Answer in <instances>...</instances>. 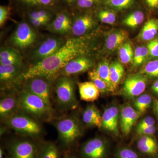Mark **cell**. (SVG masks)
Returning a JSON list of instances; mask_svg holds the SVG:
<instances>
[{
    "instance_id": "obj_1",
    "label": "cell",
    "mask_w": 158,
    "mask_h": 158,
    "mask_svg": "<svg viewBox=\"0 0 158 158\" xmlns=\"http://www.w3.org/2000/svg\"><path fill=\"white\" fill-rule=\"evenodd\" d=\"M88 42L83 38H69L59 50L24 71L23 81L34 77L53 78L73 59L85 56L90 51Z\"/></svg>"
},
{
    "instance_id": "obj_2",
    "label": "cell",
    "mask_w": 158,
    "mask_h": 158,
    "mask_svg": "<svg viewBox=\"0 0 158 158\" xmlns=\"http://www.w3.org/2000/svg\"><path fill=\"white\" fill-rule=\"evenodd\" d=\"M20 111L39 121L50 122L53 118L54 110L39 97L21 90L18 93Z\"/></svg>"
},
{
    "instance_id": "obj_3",
    "label": "cell",
    "mask_w": 158,
    "mask_h": 158,
    "mask_svg": "<svg viewBox=\"0 0 158 158\" xmlns=\"http://www.w3.org/2000/svg\"><path fill=\"white\" fill-rule=\"evenodd\" d=\"M3 122L6 127L21 135L37 138L42 133L40 121L20 110Z\"/></svg>"
},
{
    "instance_id": "obj_4",
    "label": "cell",
    "mask_w": 158,
    "mask_h": 158,
    "mask_svg": "<svg viewBox=\"0 0 158 158\" xmlns=\"http://www.w3.org/2000/svg\"><path fill=\"white\" fill-rule=\"evenodd\" d=\"M55 89L58 107L62 111L75 109L78 104L74 83L69 76L61 75L55 80Z\"/></svg>"
},
{
    "instance_id": "obj_5",
    "label": "cell",
    "mask_w": 158,
    "mask_h": 158,
    "mask_svg": "<svg viewBox=\"0 0 158 158\" xmlns=\"http://www.w3.org/2000/svg\"><path fill=\"white\" fill-rule=\"evenodd\" d=\"M53 123L58 132L59 141L65 147H69L82 135L81 125L78 118L73 115L58 118Z\"/></svg>"
},
{
    "instance_id": "obj_6",
    "label": "cell",
    "mask_w": 158,
    "mask_h": 158,
    "mask_svg": "<svg viewBox=\"0 0 158 158\" xmlns=\"http://www.w3.org/2000/svg\"><path fill=\"white\" fill-rule=\"evenodd\" d=\"M52 78L44 77H34L24 80L21 90L39 97L52 107Z\"/></svg>"
},
{
    "instance_id": "obj_7",
    "label": "cell",
    "mask_w": 158,
    "mask_h": 158,
    "mask_svg": "<svg viewBox=\"0 0 158 158\" xmlns=\"http://www.w3.org/2000/svg\"><path fill=\"white\" fill-rule=\"evenodd\" d=\"M24 70H23L22 66L0 64L1 89L13 90L19 85H22L21 76Z\"/></svg>"
},
{
    "instance_id": "obj_8",
    "label": "cell",
    "mask_w": 158,
    "mask_h": 158,
    "mask_svg": "<svg viewBox=\"0 0 158 158\" xmlns=\"http://www.w3.org/2000/svg\"><path fill=\"white\" fill-rule=\"evenodd\" d=\"M36 40L35 32L31 26L26 22L19 24L10 38L13 46L21 49L30 47L34 44Z\"/></svg>"
},
{
    "instance_id": "obj_9",
    "label": "cell",
    "mask_w": 158,
    "mask_h": 158,
    "mask_svg": "<svg viewBox=\"0 0 158 158\" xmlns=\"http://www.w3.org/2000/svg\"><path fill=\"white\" fill-rule=\"evenodd\" d=\"M65 42L64 39L60 37H51L46 39L33 51L31 60L34 64L42 61L56 53Z\"/></svg>"
},
{
    "instance_id": "obj_10",
    "label": "cell",
    "mask_w": 158,
    "mask_h": 158,
    "mask_svg": "<svg viewBox=\"0 0 158 158\" xmlns=\"http://www.w3.org/2000/svg\"><path fill=\"white\" fill-rule=\"evenodd\" d=\"M38 148L33 141L17 140L9 144L8 150L11 158H37Z\"/></svg>"
},
{
    "instance_id": "obj_11",
    "label": "cell",
    "mask_w": 158,
    "mask_h": 158,
    "mask_svg": "<svg viewBox=\"0 0 158 158\" xmlns=\"http://www.w3.org/2000/svg\"><path fill=\"white\" fill-rule=\"evenodd\" d=\"M147 78L140 73L131 75L127 77L123 86L122 93L128 98H132L141 95L147 86Z\"/></svg>"
},
{
    "instance_id": "obj_12",
    "label": "cell",
    "mask_w": 158,
    "mask_h": 158,
    "mask_svg": "<svg viewBox=\"0 0 158 158\" xmlns=\"http://www.w3.org/2000/svg\"><path fill=\"white\" fill-rule=\"evenodd\" d=\"M20 110L18 94L5 93L0 100V118L2 121L10 118Z\"/></svg>"
},
{
    "instance_id": "obj_13",
    "label": "cell",
    "mask_w": 158,
    "mask_h": 158,
    "mask_svg": "<svg viewBox=\"0 0 158 158\" xmlns=\"http://www.w3.org/2000/svg\"><path fill=\"white\" fill-rule=\"evenodd\" d=\"M93 61L85 56L75 58L68 62L59 74V76L70 77L73 75L84 72L93 67Z\"/></svg>"
},
{
    "instance_id": "obj_14",
    "label": "cell",
    "mask_w": 158,
    "mask_h": 158,
    "mask_svg": "<svg viewBox=\"0 0 158 158\" xmlns=\"http://www.w3.org/2000/svg\"><path fill=\"white\" fill-rule=\"evenodd\" d=\"M106 152V144L102 138L90 139L83 145L81 155L84 158H104Z\"/></svg>"
},
{
    "instance_id": "obj_15",
    "label": "cell",
    "mask_w": 158,
    "mask_h": 158,
    "mask_svg": "<svg viewBox=\"0 0 158 158\" xmlns=\"http://www.w3.org/2000/svg\"><path fill=\"white\" fill-rule=\"evenodd\" d=\"M141 114L129 105L122 108L120 112L119 123L122 131L125 135H127L130 134Z\"/></svg>"
},
{
    "instance_id": "obj_16",
    "label": "cell",
    "mask_w": 158,
    "mask_h": 158,
    "mask_svg": "<svg viewBox=\"0 0 158 158\" xmlns=\"http://www.w3.org/2000/svg\"><path fill=\"white\" fill-rule=\"evenodd\" d=\"M95 25V20L92 15H83L74 21L71 31L75 37H81L92 30Z\"/></svg>"
},
{
    "instance_id": "obj_17",
    "label": "cell",
    "mask_w": 158,
    "mask_h": 158,
    "mask_svg": "<svg viewBox=\"0 0 158 158\" xmlns=\"http://www.w3.org/2000/svg\"><path fill=\"white\" fill-rule=\"evenodd\" d=\"M118 108L110 107L106 109L102 116V127L107 131L113 133L116 136L119 135L118 129Z\"/></svg>"
},
{
    "instance_id": "obj_18",
    "label": "cell",
    "mask_w": 158,
    "mask_h": 158,
    "mask_svg": "<svg viewBox=\"0 0 158 158\" xmlns=\"http://www.w3.org/2000/svg\"><path fill=\"white\" fill-rule=\"evenodd\" d=\"M129 33L123 29L111 31L106 37L105 47L108 51L113 52L119 48L128 38Z\"/></svg>"
},
{
    "instance_id": "obj_19",
    "label": "cell",
    "mask_w": 158,
    "mask_h": 158,
    "mask_svg": "<svg viewBox=\"0 0 158 158\" xmlns=\"http://www.w3.org/2000/svg\"><path fill=\"white\" fill-rule=\"evenodd\" d=\"M72 25V23L68 15L61 13L58 14L53 21L49 25L47 29L53 33L64 34L71 31Z\"/></svg>"
},
{
    "instance_id": "obj_20",
    "label": "cell",
    "mask_w": 158,
    "mask_h": 158,
    "mask_svg": "<svg viewBox=\"0 0 158 158\" xmlns=\"http://www.w3.org/2000/svg\"><path fill=\"white\" fill-rule=\"evenodd\" d=\"M0 64L22 66V57L16 49L11 47L3 48L0 51Z\"/></svg>"
},
{
    "instance_id": "obj_21",
    "label": "cell",
    "mask_w": 158,
    "mask_h": 158,
    "mask_svg": "<svg viewBox=\"0 0 158 158\" xmlns=\"http://www.w3.org/2000/svg\"><path fill=\"white\" fill-rule=\"evenodd\" d=\"M82 120L85 125L88 127L102 128V116L95 105H88L83 112Z\"/></svg>"
},
{
    "instance_id": "obj_22",
    "label": "cell",
    "mask_w": 158,
    "mask_h": 158,
    "mask_svg": "<svg viewBox=\"0 0 158 158\" xmlns=\"http://www.w3.org/2000/svg\"><path fill=\"white\" fill-rule=\"evenodd\" d=\"M80 98L82 100L93 102L98 98L99 90L92 81L78 83Z\"/></svg>"
},
{
    "instance_id": "obj_23",
    "label": "cell",
    "mask_w": 158,
    "mask_h": 158,
    "mask_svg": "<svg viewBox=\"0 0 158 158\" xmlns=\"http://www.w3.org/2000/svg\"><path fill=\"white\" fill-rule=\"evenodd\" d=\"M138 149L143 153L154 156L158 153V145L154 138L150 135H144L138 141Z\"/></svg>"
},
{
    "instance_id": "obj_24",
    "label": "cell",
    "mask_w": 158,
    "mask_h": 158,
    "mask_svg": "<svg viewBox=\"0 0 158 158\" xmlns=\"http://www.w3.org/2000/svg\"><path fill=\"white\" fill-rule=\"evenodd\" d=\"M158 33V19H151L145 23L139 34V39L150 41L154 39Z\"/></svg>"
},
{
    "instance_id": "obj_25",
    "label": "cell",
    "mask_w": 158,
    "mask_h": 158,
    "mask_svg": "<svg viewBox=\"0 0 158 158\" xmlns=\"http://www.w3.org/2000/svg\"><path fill=\"white\" fill-rule=\"evenodd\" d=\"M96 70L99 76L100 77L107 85L109 91L114 92L116 89L111 81L110 77V64L109 61L107 60L102 61L98 65Z\"/></svg>"
},
{
    "instance_id": "obj_26",
    "label": "cell",
    "mask_w": 158,
    "mask_h": 158,
    "mask_svg": "<svg viewBox=\"0 0 158 158\" xmlns=\"http://www.w3.org/2000/svg\"><path fill=\"white\" fill-rule=\"evenodd\" d=\"M37 158H60L59 148L53 142H45L38 148Z\"/></svg>"
},
{
    "instance_id": "obj_27",
    "label": "cell",
    "mask_w": 158,
    "mask_h": 158,
    "mask_svg": "<svg viewBox=\"0 0 158 158\" xmlns=\"http://www.w3.org/2000/svg\"><path fill=\"white\" fill-rule=\"evenodd\" d=\"M110 71L111 81L116 89L124 76V67L119 61H114L110 64Z\"/></svg>"
},
{
    "instance_id": "obj_28",
    "label": "cell",
    "mask_w": 158,
    "mask_h": 158,
    "mask_svg": "<svg viewBox=\"0 0 158 158\" xmlns=\"http://www.w3.org/2000/svg\"><path fill=\"white\" fill-rule=\"evenodd\" d=\"M144 13L141 11H136L127 15L123 20V23L129 27L135 28L144 21Z\"/></svg>"
},
{
    "instance_id": "obj_29",
    "label": "cell",
    "mask_w": 158,
    "mask_h": 158,
    "mask_svg": "<svg viewBox=\"0 0 158 158\" xmlns=\"http://www.w3.org/2000/svg\"><path fill=\"white\" fill-rule=\"evenodd\" d=\"M134 53L132 46L129 42L123 43L119 48V58L120 62L127 64L133 61Z\"/></svg>"
},
{
    "instance_id": "obj_30",
    "label": "cell",
    "mask_w": 158,
    "mask_h": 158,
    "mask_svg": "<svg viewBox=\"0 0 158 158\" xmlns=\"http://www.w3.org/2000/svg\"><path fill=\"white\" fill-rule=\"evenodd\" d=\"M135 0H103V3L108 8L117 11H123L133 6Z\"/></svg>"
},
{
    "instance_id": "obj_31",
    "label": "cell",
    "mask_w": 158,
    "mask_h": 158,
    "mask_svg": "<svg viewBox=\"0 0 158 158\" xmlns=\"http://www.w3.org/2000/svg\"><path fill=\"white\" fill-rule=\"evenodd\" d=\"M152 98L148 94L140 95L134 102V107L136 110L141 114L144 113L150 106Z\"/></svg>"
},
{
    "instance_id": "obj_32",
    "label": "cell",
    "mask_w": 158,
    "mask_h": 158,
    "mask_svg": "<svg viewBox=\"0 0 158 158\" xmlns=\"http://www.w3.org/2000/svg\"><path fill=\"white\" fill-rule=\"evenodd\" d=\"M148 58V51L147 47L145 46L138 47L134 53L133 65L135 67L143 64Z\"/></svg>"
},
{
    "instance_id": "obj_33",
    "label": "cell",
    "mask_w": 158,
    "mask_h": 158,
    "mask_svg": "<svg viewBox=\"0 0 158 158\" xmlns=\"http://www.w3.org/2000/svg\"><path fill=\"white\" fill-rule=\"evenodd\" d=\"M88 76L91 81L93 82L98 88L100 92L101 93H106L109 91V88L106 82L99 76L97 72L96 69L90 71L88 72Z\"/></svg>"
},
{
    "instance_id": "obj_34",
    "label": "cell",
    "mask_w": 158,
    "mask_h": 158,
    "mask_svg": "<svg viewBox=\"0 0 158 158\" xmlns=\"http://www.w3.org/2000/svg\"><path fill=\"white\" fill-rule=\"evenodd\" d=\"M139 73L150 77H158V59L148 62Z\"/></svg>"
},
{
    "instance_id": "obj_35",
    "label": "cell",
    "mask_w": 158,
    "mask_h": 158,
    "mask_svg": "<svg viewBox=\"0 0 158 158\" xmlns=\"http://www.w3.org/2000/svg\"><path fill=\"white\" fill-rule=\"evenodd\" d=\"M98 18L102 23L112 25L116 22V13L111 10H102L98 12Z\"/></svg>"
},
{
    "instance_id": "obj_36",
    "label": "cell",
    "mask_w": 158,
    "mask_h": 158,
    "mask_svg": "<svg viewBox=\"0 0 158 158\" xmlns=\"http://www.w3.org/2000/svg\"><path fill=\"white\" fill-rule=\"evenodd\" d=\"M148 58H158V38L150 40L147 45Z\"/></svg>"
},
{
    "instance_id": "obj_37",
    "label": "cell",
    "mask_w": 158,
    "mask_h": 158,
    "mask_svg": "<svg viewBox=\"0 0 158 158\" xmlns=\"http://www.w3.org/2000/svg\"><path fill=\"white\" fill-rule=\"evenodd\" d=\"M26 5L30 6H48L54 4L55 0H20Z\"/></svg>"
},
{
    "instance_id": "obj_38",
    "label": "cell",
    "mask_w": 158,
    "mask_h": 158,
    "mask_svg": "<svg viewBox=\"0 0 158 158\" xmlns=\"http://www.w3.org/2000/svg\"><path fill=\"white\" fill-rule=\"evenodd\" d=\"M51 15L45 10H39L34 11L29 14L30 18L37 19H45L50 21Z\"/></svg>"
},
{
    "instance_id": "obj_39",
    "label": "cell",
    "mask_w": 158,
    "mask_h": 158,
    "mask_svg": "<svg viewBox=\"0 0 158 158\" xmlns=\"http://www.w3.org/2000/svg\"><path fill=\"white\" fill-rule=\"evenodd\" d=\"M10 11V8L9 6H0V26L1 27L9 19Z\"/></svg>"
},
{
    "instance_id": "obj_40",
    "label": "cell",
    "mask_w": 158,
    "mask_h": 158,
    "mask_svg": "<svg viewBox=\"0 0 158 158\" xmlns=\"http://www.w3.org/2000/svg\"><path fill=\"white\" fill-rule=\"evenodd\" d=\"M155 123V120L154 118L151 116H148L142 119L139 122L136 127V130L153 126H154Z\"/></svg>"
},
{
    "instance_id": "obj_41",
    "label": "cell",
    "mask_w": 158,
    "mask_h": 158,
    "mask_svg": "<svg viewBox=\"0 0 158 158\" xmlns=\"http://www.w3.org/2000/svg\"><path fill=\"white\" fill-rule=\"evenodd\" d=\"M118 158H138V157L137 154L132 150L124 148L119 151Z\"/></svg>"
},
{
    "instance_id": "obj_42",
    "label": "cell",
    "mask_w": 158,
    "mask_h": 158,
    "mask_svg": "<svg viewBox=\"0 0 158 158\" xmlns=\"http://www.w3.org/2000/svg\"><path fill=\"white\" fill-rule=\"evenodd\" d=\"M156 132V128L154 126L136 130V132L140 135H154Z\"/></svg>"
},
{
    "instance_id": "obj_43",
    "label": "cell",
    "mask_w": 158,
    "mask_h": 158,
    "mask_svg": "<svg viewBox=\"0 0 158 158\" xmlns=\"http://www.w3.org/2000/svg\"><path fill=\"white\" fill-rule=\"evenodd\" d=\"M99 0H77L78 6L81 8H89L98 2Z\"/></svg>"
},
{
    "instance_id": "obj_44",
    "label": "cell",
    "mask_w": 158,
    "mask_h": 158,
    "mask_svg": "<svg viewBox=\"0 0 158 158\" xmlns=\"http://www.w3.org/2000/svg\"><path fill=\"white\" fill-rule=\"evenodd\" d=\"M49 21L45 19L30 18V22L31 24L36 28L40 27L45 25Z\"/></svg>"
},
{
    "instance_id": "obj_45",
    "label": "cell",
    "mask_w": 158,
    "mask_h": 158,
    "mask_svg": "<svg viewBox=\"0 0 158 158\" xmlns=\"http://www.w3.org/2000/svg\"><path fill=\"white\" fill-rule=\"evenodd\" d=\"M145 4L149 9H158V0H144Z\"/></svg>"
},
{
    "instance_id": "obj_46",
    "label": "cell",
    "mask_w": 158,
    "mask_h": 158,
    "mask_svg": "<svg viewBox=\"0 0 158 158\" xmlns=\"http://www.w3.org/2000/svg\"><path fill=\"white\" fill-rule=\"evenodd\" d=\"M151 89L153 93L156 95H158V79L153 84Z\"/></svg>"
},
{
    "instance_id": "obj_47",
    "label": "cell",
    "mask_w": 158,
    "mask_h": 158,
    "mask_svg": "<svg viewBox=\"0 0 158 158\" xmlns=\"http://www.w3.org/2000/svg\"><path fill=\"white\" fill-rule=\"evenodd\" d=\"M154 109L155 112L158 116V100H156L155 101Z\"/></svg>"
},
{
    "instance_id": "obj_48",
    "label": "cell",
    "mask_w": 158,
    "mask_h": 158,
    "mask_svg": "<svg viewBox=\"0 0 158 158\" xmlns=\"http://www.w3.org/2000/svg\"><path fill=\"white\" fill-rule=\"evenodd\" d=\"M4 156V151L3 148H0V158H3Z\"/></svg>"
},
{
    "instance_id": "obj_49",
    "label": "cell",
    "mask_w": 158,
    "mask_h": 158,
    "mask_svg": "<svg viewBox=\"0 0 158 158\" xmlns=\"http://www.w3.org/2000/svg\"><path fill=\"white\" fill-rule=\"evenodd\" d=\"M65 1H66L69 4H71V3L73 2L75 0H65Z\"/></svg>"
},
{
    "instance_id": "obj_50",
    "label": "cell",
    "mask_w": 158,
    "mask_h": 158,
    "mask_svg": "<svg viewBox=\"0 0 158 158\" xmlns=\"http://www.w3.org/2000/svg\"><path fill=\"white\" fill-rule=\"evenodd\" d=\"M65 158H77L76 157L73 156H68L66 157Z\"/></svg>"
}]
</instances>
